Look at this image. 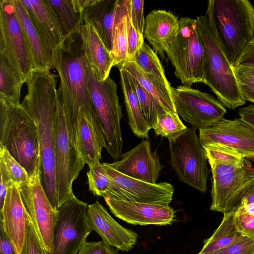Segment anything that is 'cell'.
Masks as SVG:
<instances>
[{
    "label": "cell",
    "mask_w": 254,
    "mask_h": 254,
    "mask_svg": "<svg viewBox=\"0 0 254 254\" xmlns=\"http://www.w3.org/2000/svg\"><path fill=\"white\" fill-rule=\"evenodd\" d=\"M64 38L84 24L78 0H46Z\"/></svg>",
    "instance_id": "cell-29"
},
{
    "label": "cell",
    "mask_w": 254,
    "mask_h": 254,
    "mask_svg": "<svg viewBox=\"0 0 254 254\" xmlns=\"http://www.w3.org/2000/svg\"><path fill=\"white\" fill-rule=\"evenodd\" d=\"M86 217L92 231L96 232L110 246L128 252L136 244L137 233L120 225L98 201L88 204Z\"/></svg>",
    "instance_id": "cell-18"
},
{
    "label": "cell",
    "mask_w": 254,
    "mask_h": 254,
    "mask_svg": "<svg viewBox=\"0 0 254 254\" xmlns=\"http://www.w3.org/2000/svg\"><path fill=\"white\" fill-rule=\"evenodd\" d=\"M179 21L172 12L163 9L153 10L145 18L143 37L162 58L168 44L178 31Z\"/></svg>",
    "instance_id": "cell-23"
},
{
    "label": "cell",
    "mask_w": 254,
    "mask_h": 254,
    "mask_svg": "<svg viewBox=\"0 0 254 254\" xmlns=\"http://www.w3.org/2000/svg\"><path fill=\"white\" fill-rule=\"evenodd\" d=\"M0 254H17L16 248L9 236L0 224Z\"/></svg>",
    "instance_id": "cell-49"
},
{
    "label": "cell",
    "mask_w": 254,
    "mask_h": 254,
    "mask_svg": "<svg viewBox=\"0 0 254 254\" xmlns=\"http://www.w3.org/2000/svg\"><path fill=\"white\" fill-rule=\"evenodd\" d=\"M86 61L88 90L104 134L105 148L113 159L118 160L122 154L123 147L120 124L123 114L117 85L110 76L103 81L97 80Z\"/></svg>",
    "instance_id": "cell-8"
},
{
    "label": "cell",
    "mask_w": 254,
    "mask_h": 254,
    "mask_svg": "<svg viewBox=\"0 0 254 254\" xmlns=\"http://www.w3.org/2000/svg\"><path fill=\"white\" fill-rule=\"evenodd\" d=\"M76 145L80 157L89 168L100 162L105 148L104 134L96 113L80 109L74 128Z\"/></svg>",
    "instance_id": "cell-19"
},
{
    "label": "cell",
    "mask_w": 254,
    "mask_h": 254,
    "mask_svg": "<svg viewBox=\"0 0 254 254\" xmlns=\"http://www.w3.org/2000/svg\"><path fill=\"white\" fill-rule=\"evenodd\" d=\"M243 237L236 229L233 212L225 214L212 236L204 240L202 248L198 254H212L237 242Z\"/></svg>",
    "instance_id": "cell-31"
},
{
    "label": "cell",
    "mask_w": 254,
    "mask_h": 254,
    "mask_svg": "<svg viewBox=\"0 0 254 254\" xmlns=\"http://www.w3.org/2000/svg\"><path fill=\"white\" fill-rule=\"evenodd\" d=\"M33 24L54 51L64 40L60 27L46 0H20Z\"/></svg>",
    "instance_id": "cell-26"
},
{
    "label": "cell",
    "mask_w": 254,
    "mask_h": 254,
    "mask_svg": "<svg viewBox=\"0 0 254 254\" xmlns=\"http://www.w3.org/2000/svg\"><path fill=\"white\" fill-rule=\"evenodd\" d=\"M254 202V183L248 189L245 193L241 203L247 204Z\"/></svg>",
    "instance_id": "cell-51"
},
{
    "label": "cell",
    "mask_w": 254,
    "mask_h": 254,
    "mask_svg": "<svg viewBox=\"0 0 254 254\" xmlns=\"http://www.w3.org/2000/svg\"><path fill=\"white\" fill-rule=\"evenodd\" d=\"M108 176L129 195L131 201L169 205L173 199L174 187L167 182L150 184L127 176L102 163Z\"/></svg>",
    "instance_id": "cell-20"
},
{
    "label": "cell",
    "mask_w": 254,
    "mask_h": 254,
    "mask_svg": "<svg viewBox=\"0 0 254 254\" xmlns=\"http://www.w3.org/2000/svg\"><path fill=\"white\" fill-rule=\"evenodd\" d=\"M85 57L95 78L103 81L109 77L114 61L94 28L84 24L80 28Z\"/></svg>",
    "instance_id": "cell-24"
},
{
    "label": "cell",
    "mask_w": 254,
    "mask_h": 254,
    "mask_svg": "<svg viewBox=\"0 0 254 254\" xmlns=\"http://www.w3.org/2000/svg\"><path fill=\"white\" fill-rule=\"evenodd\" d=\"M254 183V167L245 158L243 165L235 171L222 176H212L210 209L223 214L232 213Z\"/></svg>",
    "instance_id": "cell-14"
},
{
    "label": "cell",
    "mask_w": 254,
    "mask_h": 254,
    "mask_svg": "<svg viewBox=\"0 0 254 254\" xmlns=\"http://www.w3.org/2000/svg\"><path fill=\"white\" fill-rule=\"evenodd\" d=\"M171 166L179 179L204 193L210 170L207 158L194 127L187 128L168 139Z\"/></svg>",
    "instance_id": "cell-9"
},
{
    "label": "cell",
    "mask_w": 254,
    "mask_h": 254,
    "mask_svg": "<svg viewBox=\"0 0 254 254\" xmlns=\"http://www.w3.org/2000/svg\"><path fill=\"white\" fill-rule=\"evenodd\" d=\"M104 199L111 212L133 225H166L175 220V211L169 205L128 201L110 197Z\"/></svg>",
    "instance_id": "cell-16"
},
{
    "label": "cell",
    "mask_w": 254,
    "mask_h": 254,
    "mask_svg": "<svg viewBox=\"0 0 254 254\" xmlns=\"http://www.w3.org/2000/svg\"><path fill=\"white\" fill-rule=\"evenodd\" d=\"M120 68L135 79L166 112H177L173 101V87L168 80L145 73L132 61L127 62Z\"/></svg>",
    "instance_id": "cell-27"
},
{
    "label": "cell",
    "mask_w": 254,
    "mask_h": 254,
    "mask_svg": "<svg viewBox=\"0 0 254 254\" xmlns=\"http://www.w3.org/2000/svg\"><path fill=\"white\" fill-rule=\"evenodd\" d=\"M234 71L244 99L254 103V67L236 65Z\"/></svg>",
    "instance_id": "cell-38"
},
{
    "label": "cell",
    "mask_w": 254,
    "mask_h": 254,
    "mask_svg": "<svg viewBox=\"0 0 254 254\" xmlns=\"http://www.w3.org/2000/svg\"><path fill=\"white\" fill-rule=\"evenodd\" d=\"M88 205L75 196L57 209L48 254H77L92 231L87 221Z\"/></svg>",
    "instance_id": "cell-11"
},
{
    "label": "cell",
    "mask_w": 254,
    "mask_h": 254,
    "mask_svg": "<svg viewBox=\"0 0 254 254\" xmlns=\"http://www.w3.org/2000/svg\"><path fill=\"white\" fill-rule=\"evenodd\" d=\"M55 176L58 209L75 196L72 184L85 165L76 145L73 130L57 93L55 116Z\"/></svg>",
    "instance_id": "cell-7"
},
{
    "label": "cell",
    "mask_w": 254,
    "mask_h": 254,
    "mask_svg": "<svg viewBox=\"0 0 254 254\" xmlns=\"http://www.w3.org/2000/svg\"><path fill=\"white\" fill-rule=\"evenodd\" d=\"M90 191L94 195L131 201L129 195L106 174L102 163L90 168L87 173Z\"/></svg>",
    "instance_id": "cell-30"
},
{
    "label": "cell",
    "mask_w": 254,
    "mask_h": 254,
    "mask_svg": "<svg viewBox=\"0 0 254 254\" xmlns=\"http://www.w3.org/2000/svg\"><path fill=\"white\" fill-rule=\"evenodd\" d=\"M16 16L22 26L33 57L35 69L53 68L54 51L31 21L20 0H12Z\"/></svg>",
    "instance_id": "cell-25"
},
{
    "label": "cell",
    "mask_w": 254,
    "mask_h": 254,
    "mask_svg": "<svg viewBox=\"0 0 254 254\" xmlns=\"http://www.w3.org/2000/svg\"><path fill=\"white\" fill-rule=\"evenodd\" d=\"M241 203L243 204L247 213L250 215H254V202L247 204H244L242 203Z\"/></svg>",
    "instance_id": "cell-52"
},
{
    "label": "cell",
    "mask_w": 254,
    "mask_h": 254,
    "mask_svg": "<svg viewBox=\"0 0 254 254\" xmlns=\"http://www.w3.org/2000/svg\"><path fill=\"white\" fill-rule=\"evenodd\" d=\"M236 65L254 67V38L242 51L234 66Z\"/></svg>",
    "instance_id": "cell-47"
},
{
    "label": "cell",
    "mask_w": 254,
    "mask_h": 254,
    "mask_svg": "<svg viewBox=\"0 0 254 254\" xmlns=\"http://www.w3.org/2000/svg\"><path fill=\"white\" fill-rule=\"evenodd\" d=\"M25 83L27 93L21 105L37 125L41 152V181L53 208L57 211L55 152L56 75L49 70L35 69Z\"/></svg>",
    "instance_id": "cell-1"
},
{
    "label": "cell",
    "mask_w": 254,
    "mask_h": 254,
    "mask_svg": "<svg viewBox=\"0 0 254 254\" xmlns=\"http://www.w3.org/2000/svg\"><path fill=\"white\" fill-rule=\"evenodd\" d=\"M203 147L208 162H241L245 159L236 151L221 145L208 144Z\"/></svg>",
    "instance_id": "cell-39"
},
{
    "label": "cell",
    "mask_w": 254,
    "mask_h": 254,
    "mask_svg": "<svg viewBox=\"0 0 254 254\" xmlns=\"http://www.w3.org/2000/svg\"><path fill=\"white\" fill-rule=\"evenodd\" d=\"M196 25L204 50V81L226 107L234 110L244 99L231 64L216 33L208 13L197 17Z\"/></svg>",
    "instance_id": "cell-3"
},
{
    "label": "cell",
    "mask_w": 254,
    "mask_h": 254,
    "mask_svg": "<svg viewBox=\"0 0 254 254\" xmlns=\"http://www.w3.org/2000/svg\"><path fill=\"white\" fill-rule=\"evenodd\" d=\"M0 211L2 210L7 190L14 183L6 173L3 166L0 164Z\"/></svg>",
    "instance_id": "cell-48"
},
{
    "label": "cell",
    "mask_w": 254,
    "mask_h": 254,
    "mask_svg": "<svg viewBox=\"0 0 254 254\" xmlns=\"http://www.w3.org/2000/svg\"><path fill=\"white\" fill-rule=\"evenodd\" d=\"M172 93L177 113L196 129L213 125L227 113L225 106L212 95L191 87H173Z\"/></svg>",
    "instance_id": "cell-12"
},
{
    "label": "cell",
    "mask_w": 254,
    "mask_h": 254,
    "mask_svg": "<svg viewBox=\"0 0 254 254\" xmlns=\"http://www.w3.org/2000/svg\"><path fill=\"white\" fill-rule=\"evenodd\" d=\"M209 14L232 65L254 38V7L248 0H209Z\"/></svg>",
    "instance_id": "cell-4"
},
{
    "label": "cell",
    "mask_w": 254,
    "mask_h": 254,
    "mask_svg": "<svg viewBox=\"0 0 254 254\" xmlns=\"http://www.w3.org/2000/svg\"><path fill=\"white\" fill-rule=\"evenodd\" d=\"M132 62L145 73L168 80L157 53L145 42L136 52Z\"/></svg>",
    "instance_id": "cell-35"
},
{
    "label": "cell",
    "mask_w": 254,
    "mask_h": 254,
    "mask_svg": "<svg viewBox=\"0 0 254 254\" xmlns=\"http://www.w3.org/2000/svg\"><path fill=\"white\" fill-rule=\"evenodd\" d=\"M16 186L39 239L45 250L49 253L57 211L53 208L42 186L40 165L27 182Z\"/></svg>",
    "instance_id": "cell-13"
},
{
    "label": "cell",
    "mask_w": 254,
    "mask_h": 254,
    "mask_svg": "<svg viewBox=\"0 0 254 254\" xmlns=\"http://www.w3.org/2000/svg\"><path fill=\"white\" fill-rule=\"evenodd\" d=\"M20 254H48L30 221L28 226L25 239Z\"/></svg>",
    "instance_id": "cell-43"
},
{
    "label": "cell",
    "mask_w": 254,
    "mask_h": 254,
    "mask_svg": "<svg viewBox=\"0 0 254 254\" xmlns=\"http://www.w3.org/2000/svg\"><path fill=\"white\" fill-rule=\"evenodd\" d=\"M53 68L60 80L57 93L74 133L80 109L96 113L88 88L87 64L80 29L64 38L54 51Z\"/></svg>",
    "instance_id": "cell-2"
},
{
    "label": "cell",
    "mask_w": 254,
    "mask_h": 254,
    "mask_svg": "<svg viewBox=\"0 0 254 254\" xmlns=\"http://www.w3.org/2000/svg\"><path fill=\"white\" fill-rule=\"evenodd\" d=\"M119 70L130 128L137 137L148 139L149 131L151 128L141 112L131 76L123 68H120Z\"/></svg>",
    "instance_id": "cell-28"
},
{
    "label": "cell",
    "mask_w": 254,
    "mask_h": 254,
    "mask_svg": "<svg viewBox=\"0 0 254 254\" xmlns=\"http://www.w3.org/2000/svg\"></svg>",
    "instance_id": "cell-53"
},
{
    "label": "cell",
    "mask_w": 254,
    "mask_h": 254,
    "mask_svg": "<svg viewBox=\"0 0 254 254\" xmlns=\"http://www.w3.org/2000/svg\"><path fill=\"white\" fill-rule=\"evenodd\" d=\"M127 31V48L128 61H133L135 55L138 49L142 45L144 41L143 35L137 32L133 26L128 11L126 1Z\"/></svg>",
    "instance_id": "cell-41"
},
{
    "label": "cell",
    "mask_w": 254,
    "mask_h": 254,
    "mask_svg": "<svg viewBox=\"0 0 254 254\" xmlns=\"http://www.w3.org/2000/svg\"><path fill=\"white\" fill-rule=\"evenodd\" d=\"M110 53L114 61L113 66L119 68L128 61L125 0H120L113 31L112 48Z\"/></svg>",
    "instance_id": "cell-32"
},
{
    "label": "cell",
    "mask_w": 254,
    "mask_h": 254,
    "mask_svg": "<svg viewBox=\"0 0 254 254\" xmlns=\"http://www.w3.org/2000/svg\"><path fill=\"white\" fill-rule=\"evenodd\" d=\"M0 164L4 168L10 179L16 186L27 182L29 176L26 169L3 146L0 145Z\"/></svg>",
    "instance_id": "cell-37"
},
{
    "label": "cell",
    "mask_w": 254,
    "mask_h": 254,
    "mask_svg": "<svg viewBox=\"0 0 254 254\" xmlns=\"http://www.w3.org/2000/svg\"><path fill=\"white\" fill-rule=\"evenodd\" d=\"M202 146L221 145L254 161V128L241 118H223L216 124L199 129Z\"/></svg>",
    "instance_id": "cell-15"
},
{
    "label": "cell",
    "mask_w": 254,
    "mask_h": 254,
    "mask_svg": "<svg viewBox=\"0 0 254 254\" xmlns=\"http://www.w3.org/2000/svg\"><path fill=\"white\" fill-rule=\"evenodd\" d=\"M208 162L212 176H222L231 173L241 167L245 162Z\"/></svg>",
    "instance_id": "cell-46"
},
{
    "label": "cell",
    "mask_w": 254,
    "mask_h": 254,
    "mask_svg": "<svg viewBox=\"0 0 254 254\" xmlns=\"http://www.w3.org/2000/svg\"><path fill=\"white\" fill-rule=\"evenodd\" d=\"M238 114L240 118L254 128V105H250L248 106L241 108L239 110Z\"/></svg>",
    "instance_id": "cell-50"
},
{
    "label": "cell",
    "mask_w": 254,
    "mask_h": 254,
    "mask_svg": "<svg viewBox=\"0 0 254 254\" xmlns=\"http://www.w3.org/2000/svg\"><path fill=\"white\" fill-rule=\"evenodd\" d=\"M212 254H254V236H244L237 242Z\"/></svg>",
    "instance_id": "cell-44"
},
{
    "label": "cell",
    "mask_w": 254,
    "mask_h": 254,
    "mask_svg": "<svg viewBox=\"0 0 254 254\" xmlns=\"http://www.w3.org/2000/svg\"><path fill=\"white\" fill-rule=\"evenodd\" d=\"M78 2L84 23L94 28L111 52L120 0H78Z\"/></svg>",
    "instance_id": "cell-22"
},
{
    "label": "cell",
    "mask_w": 254,
    "mask_h": 254,
    "mask_svg": "<svg viewBox=\"0 0 254 254\" xmlns=\"http://www.w3.org/2000/svg\"><path fill=\"white\" fill-rule=\"evenodd\" d=\"M77 254H118V249L102 240L99 242H85Z\"/></svg>",
    "instance_id": "cell-45"
},
{
    "label": "cell",
    "mask_w": 254,
    "mask_h": 254,
    "mask_svg": "<svg viewBox=\"0 0 254 254\" xmlns=\"http://www.w3.org/2000/svg\"><path fill=\"white\" fill-rule=\"evenodd\" d=\"M129 17L134 29L143 35L145 18L143 14L144 0H126Z\"/></svg>",
    "instance_id": "cell-42"
},
{
    "label": "cell",
    "mask_w": 254,
    "mask_h": 254,
    "mask_svg": "<svg viewBox=\"0 0 254 254\" xmlns=\"http://www.w3.org/2000/svg\"><path fill=\"white\" fill-rule=\"evenodd\" d=\"M233 221L236 229L241 235L254 236V215L247 213L243 204L233 212Z\"/></svg>",
    "instance_id": "cell-40"
},
{
    "label": "cell",
    "mask_w": 254,
    "mask_h": 254,
    "mask_svg": "<svg viewBox=\"0 0 254 254\" xmlns=\"http://www.w3.org/2000/svg\"><path fill=\"white\" fill-rule=\"evenodd\" d=\"M130 76L141 112L151 128L153 129L158 119L165 114L166 112L139 83L131 75Z\"/></svg>",
    "instance_id": "cell-34"
},
{
    "label": "cell",
    "mask_w": 254,
    "mask_h": 254,
    "mask_svg": "<svg viewBox=\"0 0 254 254\" xmlns=\"http://www.w3.org/2000/svg\"><path fill=\"white\" fill-rule=\"evenodd\" d=\"M121 159L109 163L118 172L130 178L156 184L163 166L157 153L152 152L149 141L144 139L129 151L121 155Z\"/></svg>",
    "instance_id": "cell-17"
},
{
    "label": "cell",
    "mask_w": 254,
    "mask_h": 254,
    "mask_svg": "<svg viewBox=\"0 0 254 254\" xmlns=\"http://www.w3.org/2000/svg\"><path fill=\"white\" fill-rule=\"evenodd\" d=\"M23 83L0 55V100L20 105L21 89Z\"/></svg>",
    "instance_id": "cell-33"
},
{
    "label": "cell",
    "mask_w": 254,
    "mask_h": 254,
    "mask_svg": "<svg viewBox=\"0 0 254 254\" xmlns=\"http://www.w3.org/2000/svg\"><path fill=\"white\" fill-rule=\"evenodd\" d=\"M0 55L23 83L35 69L12 0H0Z\"/></svg>",
    "instance_id": "cell-10"
},
{
    "label": "cell",
    "mask_w": 254,
    "mask_h": 254,
    "mask_svg": "<svg viewBox=\"0 0 254 254\" xmlns=\"http://www.w3.org/2000/svg\"><path fill=\"white\" fill-rule=\"evenodd\" d=\"M0 212V224L12 241L17 254H20L31 220L14 184L9 188Z\"/></svg>",
    "instance_id": "cell-21"
},
{
    "label": "cell",
    "mask_w": 254,
    "mask_h": 254,
    "mask_svg": "<svg viewBox=\"0 0 254 254\" xmlns=\"http://www.w3.org/2000/svg\"><path fill=\"white\" fill-rule=\"evenodd\" d=\"M165 53L183 85L191 87L195 83H203L205 50L196 19L182 17L179 19L178 31Z\"/></svg>",
    "instance_id": "cell-6"
},
{
    "label": "cell",
    "mask_w": 254,
    "mask_h": 254,
    "mask_svg": "<svg viewBox=\"0 0 254 254\" xmlns=\"http://www.w3.org/2000/svg\"><path fill=\"white\" fill-rule=\"evenodd\" d=\"M187 128L177 112H166L158 119L153 129L157 135L169 139L179 135Z\"/></svg>",
    "instance_id": "cell-36"
},
{
    "label": "cell",
    "mask_w": 254,
    "mask_h": 254,
    "mask_svg": "<svg viewBox=\"0 0 254 254\" xmlns=\"http://www.w3.org/2000/svg\"><path fill=\"white\" fill-rule=\"evenodd\" d=\"M0 145L26 169L29 177L41 166L37 127L21 105L0 100Z\"/></svg>",
    "instance_id": "cell-5"
}]
</instances>
